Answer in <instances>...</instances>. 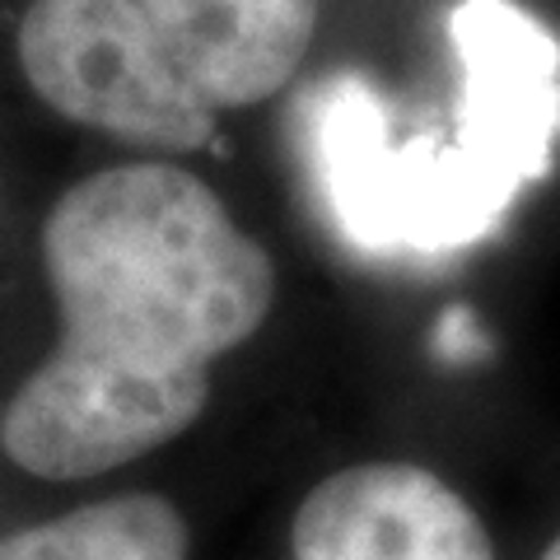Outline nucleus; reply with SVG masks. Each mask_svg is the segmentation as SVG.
Instances as JSON below:
<instances>
[{
    "mask_svg": "<svg viewBox=\"0 0 560 560\" xmlns=\"http://www.w3.org/2000/svg\"><path fill=\"white\" fill-rule=\"evenodd\" d=\"M43 276L57 346L0 411V453L38 481H94L197 430L215 370L276 308V261L178 160H121L51 201Z\"/></svg>",
    "mask_w": 560,
    "mask_h": 560,
    "instance_id": "obj_1",
    "label": "nucleus"
},
{
    "mask_svg": "<svg viewBox=\"0 0 560 560\" xmlns=\"http://www.w3.org/2000/svg\"><path fill=\"white\" fill-rule=\"evenodd\" d=\"M463 98L448 140H360L350 215L370 243L448 253L500 224L560 140V43L514 0L453 10Z\"/></svg>",
    "mask_w": 560,
    "mask_h": 560,
    "instance_id": "obj_3",
    "label": "nucleus"
},
{
    "mask_svg": "<svg viewBox=\"0 0 560 560\" xmlns=\"http://www.w3.org/2000/svg\"><path fill=\"white\" fill-rule=\"evenodd\" d=\"M0 560H191V528L168 495L121 490L0 533Z\"/></svg>",
    "mask_w": 560,
    "mask_h": 560,
    "instance_id": "obj_5",
    "label": "nucleus"
},
{
    "mask_svg": "<svg viewBox=\"0 0 560 560\" xmlns=\"http://www.w3.org/2000/svg\"><path fill=\"white\" fill-rule=\"evenodd\" d=\"M290 560H495V541L440 471L374 458L327 471L300 500Z\"/></svg>",
    "mask_w": 560,
    "mask_h": 560,
    "instance_id": "obj_4",
    "label": "nucleus"
},
{
    "mask_svg": "<svg viewBox=\"0 0 560 560\" xmlns=\"http://www.w3.org/2000/svg\"><path fill=\"white\" fill-rule=\"evenodd\" d=\"M541 560H560V537L551 541V547H547V551H541Z\"/></svg>",
    "mask_w": 560,
    "mask_h": 560,
    "instance_id": "obj_6",
    "label": "nucleus"
},
{
    "mask_svg": "<svg viewBox=\"0 0 560 560\" xmlns=\"http://www.w3.org/2000/svg\"><path fill=\"white\" fill-rule=\"evenodd\" d=\"M318 14L323 0H28L14 57L61 121L183 164L300 75Z\"/></svg>",
    "mask_w": 560,
    "mask_h": 560,
    "instance_id": "obj_2",
    "label": "nucleus"
}]
</instances>
